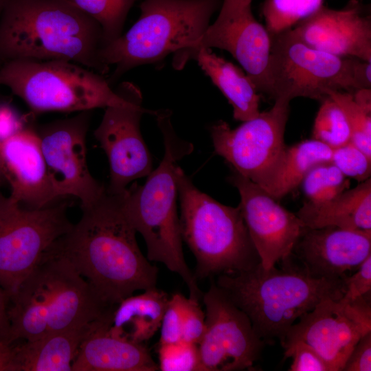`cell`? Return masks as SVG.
<instances>
[{
	"label": "cell",
	"mask_w": 371,
	"mask_h": 371,
	"mask_svg": "<svg viewBox=\"0 0 371 371\" xmlns=\"http://www.w3.org/2000/svg\"><path fill=\"white\" fill-rule=\"evenodd\" d=\"M49 249L67 259L108 306L157 287L158 269L141 252L119 194L106 190Z\"/></svg>",
	"instance_id": "obj_1"
},
{
	"label": "cell",
	"mask_w": 371,
	"mask_h": 371,
	"mask_svg": "<svg viewBox=\"0 0 371 371\" xmlns=\"http://www.w3.org/2000/svg\"><path fill=\"white\" fill-rule=\"evenodd\" d=\"M100 25L69 0H8L0 15V60L71 61L102 75Z\"/></svg>",
	"instance_id": "obj_2"
},
{
	"label": "cell",
	"mask_w": 371,
	"mask_h": 371,
	"mask_svg": "<svg viewBox=\"0 0 371 371\" xmlns=\"http://www.w3.org/2000/svg\"><path fill=\"white\" fill-rule=\"evenodd\" d=\"M155 116L164 139L163 159L143 185L135 183L120 194L121 206L143 236L148 260L161 262L177 273L188 288L189 297L199 300L203 293L185 260L177 209V161L191 153L193 146L176 134L169 110L157 111Z\"/></svg>",
	"instance_id": "obj_3"
},
{
	"label": "cell",
	"mask_w": 371,
	"mask_h": 371,
	"mask_svg": "<svg viewBox=\"0 0 371 371\" xmlns=\"http://www.w3.org/2000/svg\"><path fill=\"white\" fill-rule=\"evenodd\" d=\"M281 263L280 268L266 269L260 262L240 273L218 276L215 282L249 317L259 337L267 344L278 339L282 345L302 315L323 300L341 298L344 282V278L313 276L291 257Z\"/></svg>",
	"instance_id": "obj_4"
},
{
	"label": "cell",
	"mask_w": 371,
	"mask_h": 371,
	"mask_svg": "<svg viewBox=\"0 0 371 371\" xmlns=\"http://www.w3.org/2000/svg\"><path fill=\"white\" fill-rule=\"evenodd\" d=\"M182 240L196 260L197 280L240 273L260 262L240 206H227L200 191L176 169Z\"/></svg>",
	"instance_id": "obj_5"
},
{
	"label": "cell",
	"mask_w": 371,
	"mask_h": 371,
	"mask_svg": "<svg viewBox=\"0 0 371 371\" xmlns=\"http://www.w3.org/2000/svg\"><path fill=\"white\" fill-rule=\"evenodd\" d=\"M222 1L144 0L137 21L99 52L102 64L115 65L109 85L134 67L159 63L190 45L205 32Z\"/></svg>",
	"instance_id": "obj_6"
},
{
	"label": "cell",
	"mask_w": 371,
	"mask_h": 371,
	"mask_svg": "<svg viewBox=\"0 0 371 371\" xmlns=\"http://www.w3.org/2000/svg\"><path fill=\"white\" fill-rule=\"evenodd\" d=\"M0 85L22 99L32 115L105 109L127 99L125 82L114 91L103 75L64 60L5 62L0 68Z\"/></svg>",
	"instance_id": "obj_7"
},
{
	"label": "cell",
	"mask_w": 371,
	"mask_h": 371,
	"mask_svg": "<svg viewBox=\"0 0 371 371\" xmlns=\"http://www.w3.org/2000/svg\"><path fill=\"white\" fill-rule=\"evenodd\" d=\"M357 58L311 47L291 30L271 36L262 93L274 100L298 97L322 100L334 91L359 89L355 78Z\"/></svg>",
	"instance_id": "obj_8"
},
{
	"label": "cell",
	"mask_w": 371,
	"mask_h": 371,
	"mask_svg": "<svg viewBox=\"0 0 371 371\" xmlns=\"http://www.w3.org/2000/svg\"><path fill=\"white\" fill-rule=\"evenodd\" d=\"M67 201L28 209L0 191V286L10 297L45 251L70 230Z\"/></svg>",
	"instance_id": "obj_9"
},
{
	"label": "cell",
	"mask_w": 371,
	"mask_h": 371,
	"mask_svg": "<svg viewBox=\"0 0 371 371\" xmlns=\"http://www.w3.org/2000/svg\"><path fill=\"white\" fill-rule=\"evenodd\" d=\"M201 298L205 329L198 344L201 370H253L266 343L249 317L214 281Z\"/></svg>",
	"instance_id": "obj_10"
},
{
	"label": "cell",
	"mask_w": 371,
	"mask_h": 371,
	"mask_svg": "<svg viewBox=\"0 0 371 371\" xmlns=\"http://www.w3.org/2000/svg\"><path fill=\"white\" fill-rule=\"evenodd\" d=\"M252 0H223L212 25L190 45L175 54L172 65L181 69L201 48L216 47L229 52L262 93L271 47L265 26L254 17Z\"/></svg>",
	"instance_id": "obj_11"
},
{
	"label": "cell",
	"mask_w": 371,
	"mask_h": 371,
	"mask_svg": "<svg viewBox=\"0 0 371 371\" xmlns=\"http://www.w3.org/2000/svg\"><path fill=\"white\" fill-rule=\"evenodd\" d=\"M290 102L278 99L269 111L243 122L236 128L219 120L210 132L215 153L234 171L259 184L286 146L284 136Z\"/></svg>",
	"instance_id": "obj_12"
},
{
	"label": "cell",
	"mask_w": 371,
	"mask_h": 371,
	"mask_svg": "<svg viewBox=\"0 0 371 371\" xmlns=\"http://www.w3.org/2000/svg\"><path fill=\"white\" fill-rule=\"evenodd\" d=\"M340 299L323 300L302 315L282 347L302 341L317 352L329 371H342L355 345L371 331L370 293L349 302Z\"/></svg>",
	"instance_id": "obj_13"
},
{
	"label": "cell",
	"mask_w": 371,
	"mask_h": 371,
	"mask_svg": "<svg viewBox=\"0 0 371 371\" xmlns=\"http://www.w3.org/2000/svg\"><path fill=\"white\" fill-rule=\"evenodd\" d=\"M90 119V111H82L37 130L57 198L76 197L81 203V210L95 203L106 190L91 176L87 166L86 137Z\"/></svg>",
	"instance_id": "obj_14"
},
{
	"label": "cell",
	"mask_w": 371,
	"mask_h": 371,
	"mask_svg": "<svg viewBox=\"0 0 371 371\" xmlns=\"http://www.w3.org/2000/svg\"><path fill=\"white\" fill-rule=\"evenodd\" d=\"M126 102L105 108L94 136L104 150L110 165V181L106 190L111 194L123 192L134 180L153 171L152 158L140 131L145 113L155 115L142 106L139 89L125 82Z\"/></svg>",
	"instance_id": "obj_15"
},
{
	"label": "cell",
	"mask_w": 371,
	"mask_h": 371,
	"mask_svg": "<svg viewBox=\"0 0 371 371\" xmlns=\"http://www.w3.org/2000/svg\"><path fill=\"white\" fill-rule=\"evenodd\" d=\"M228 180L240 194L238 205L262 267L270 269L291 257L306 228L297 214L236 171Z\"/></svg>",
	"instance_id": "obj_16"
},
{
	"label": "cell",
	"mask_w": 371,
	"mask_h": 371,
	"mask_svg": "<svg viewBox=\"0 0 371 371\" xmlns=\"http://www.w3.org/2000/svg\"><path fill=\"white\" fill-rule=\"evenodd\" d=\"M291 30L311 47L371 63V19L357 0L340 10L323 5Z\"/></svg>",
	"instance_id": "obj_17"
},
{
	"label": "cell",
	"mask_w": 371,
	"mask_h": 371,
	"mask_svg": "<svg viewBox=\"0 0 371 371\" xmlns=\"http://www.w3.org/2000/svg\"><path fill=\"white\" fill-rule=\"evenodd\" d=\"M0 158L10 196L23 207L39 210L57 198L49 176L37 130L27 125L0 142Z\"/></svg>",
	"instance_id": "obj_18"
},
{
	"label": "cell",
	"mask_w": 371,
	"mask_h": 371,
	"mask_svg": "<svg viewBox=\"0 0 371 371\" xmlns=\"http://www.w3.org/2000/svg\"><path fill=\"white\" fill-rule=\"evenodd\" d=\"M293 252L312 276L343 278L371 254V230L337 226L306 227Z\"/></svg>",
	"instance_id": "obj_19"
},
{
	"label": "cell",
	"mask_w": 371,
	"mask_h": 371,
	"mask_svg": "<svg viewBox=\"0 0 371 371\" xmlns=\"http://www.w3.org/2000/svg\"><path fill=\"white\" fill-rule=\"evenodd\" d=\"M111 315L95 322L82 341L72 371H156L159 366L144 344L111 335Z\"/></svg>",
	"instance_id": "obj_20"
},
{
	"label": "cell",
	"mask_w": 371,
	"mask_h": 371,
	"mask_svg": "<svg viewBox=\"0 0 371 371\" xmlns=\"http://www.w3.org/2000/svg\"><path fill=\"white\" fill-rule=\"evenodd\" d=\"M308 228L337 226L371 230V179L324 202L306 201L296 213Z\"/></svg>",
	"instance_id": "obj_21"
},
{
	"label": "cell",
	"mask_w": 371,
	"mask_h": 371,
	"mask_svg": "<svg viewBox=\"0 0 371 371\" xmlns=\"http://www.w3.org/2000/svg\"><path fill=\"white\" fill-rule=\"evenodd\" d=\"M93 324L14 345L15 371H72L80 346Z\"/></svg>",
	"instance_id": "obj_22"
},
{
	"label": "cell",
	"mask_w": 371,
	"mask_h": 371,
	"mask_svg": "<svg viewBox=\"0 0 371 371\" xmlns=\"http://www.w3.org/2000/svg\"><path fill=\"white\" fill-rule=\"evenodd\" d=\"M169 298L157 287L125 298L114 308L107 332L124 341L144 344L160 328Z\"/></svg>",
	"instance_id": "obj_23"
},
{
	"label": "cell",
	"mask_w": 371,
	"mask_h": 371,
	"mask_svg": "<svg viewBox=\"0 0 371 371\" xmlns=\"http://www.w3.org/2000/svg\"><path fill=\"white\" fill-rule=\"evenodd\" d=\"M191 60L198 65L219 89L233 107L236 120L245 122L260 113V97L256 86L243 71L231 62L201 48Z\"/></svg>",
	"instance_id": "obj_24"
},
{
	"label": "cell",
	"mask_w": 371,
	"mask_h": 371,
	"mask_svg": "<svg viewBox=\"0 0 371 371\" xmlns=\"http://www.w3.org/2000/svg\"><path fill=\"white\" fill-rule=\"evenodd\" d=\"M333 149L315 139L286 146L274 166L258 184L276 200L300 185L315 166L331 161Z\"/></svg>",
	"instance_id": "obj_25"
},
{
	"label": "cell",
	"mask_w": 371,
	"mask_h": 371,
	"mask_svg": "<svg viewBox=\"0 0 371 371\" xmlns=\"http://www.w3.org/2000/svg\"><path fill=\"white\" fill-rule=\"evenodd\" d=\"M324 0H265L261 12L271 37L289 30L323 6Z\"/></svg>",
	"instance_id": "obj_26"
},
{
	"label": "cell",
	"mask_w": 371,
	"mask_h": 371,
	"mask_svg": "<svg viewBox=\"0 0 371 371\" xmlns=\"http://www.w3.org/2000/svg\"><path fill=\"white\" fill-rule=\"evenodd\" d=\"M94 19L102 32V47L122 34L128 13L135 0H69Z\"/></svg>",
	"instance_id": "obj_27"
},
{
	"label": "cell",
	"mask_w": 371,
	"mask_h": 371,
	"mask_svg": "<svg viewBox=\"0 0 371 371\" xmlns=\"http://www.w3.org/2000/svg\"><path fill=\"white\" fill-rule=\"evenodd\" d=\"M313 139L332 149L351 141V130L346 114L330 96L322 100L313 123Z\"/></svg>",
	"instance_id": "obj_28"
},
{
	"label": "cell",
	"mask_w": 371,
	"mask_h": 371,
	"mask_svg": "<svg viewBox=\"0 0 371 371\" xmlns=\"http://www.w3.org/2000/svg\"><path fill=\"white\" fill-rule=\"evenodd\" d=\"M331 161L318 164L305 176L300 185L307 201H329L349 188L350 181Z\"/></svg>",
	"instance_id": "obj_29"
},
{
	"label": "cell",
	"mask_w": 371,
	"mask_h": 371,
	"mask_svg": "<svg viewBox=\"0 0 371 371\" xmlns=\"http://www.w3.org/2000/svg\"><path fill=\"white\" fill-rule=\"evenodd\" d=\"M328 96L341 107L351 130V142L371 157V111L358 104L352 93L334 91Z\"/></svg>",
	"instance_id": "obj_30"
},
{
	"label": "cell",
	"mask_w": 371,
	"mask_h": 371,
	"mask_svg": "<svg viewBox=\"0 0 371 371\" xmlns=\"http://www.w3.org/2000/svg\"><path fill=\"white\" fill-rule=\"evenodd\" d=\"M158 346L159 370L201 371L197 344L181 340Z\"/></svg>",
	"instance_id": "obj_31"
},
{
	"label": "cell",
	"mask_w": 371,
	"mask_h": 371,
	"mask_svg": "<svg viewBox=\"0 0 371 371\" xmlns=\"http://www.w3.org/2000/svg\"><path fill=\"white\" fill-rule=\"evenodd\" d=\"M331 162L348 177L359 183L369 178L371 175V157L351 142L333 149Z\"/></svg>",
	"instance_id": "obj_32"
},
{
	"label": "cell",
	"mask_w": 371,
	"mask_h": 371,
	"mask_svg": "<svg viewBox=\"0 0 371 371\" xmlns=\"http://www.w3.org/2000/svg\"><path fill=\"white\" fill-rule=\"evenodd\" d=\"M186 297L180 293L170 296L160 326L159 344L182 340L183 313Z\"/></svg>",
	"instance_id": "obj_33"
},
{
	"label": "cell",
	"mask_w": 371,
	"mask_h": 371,
	"mask_svg": "<svg viewBox=\"0 0 371 371\" xmlns=\"http://www.w3.org/2000/svg\"><path fill=\"white\" fill-rule=\"evenodd\" d=\"M284 349V359H293L289 371H329L317 352L302 341H296Z\"/></svg>",
	"instance_id": "obj_34"
},
{
	"label": "cell",
	"mask_w": 371,
	"mask_h": 371,
	"mask_svg": "<svg viewBox=\"0 0 371 371\" xmlns=\"http://www.w3.org/2000/svg\"><path fill=\"white\" fill-rule=\"evenodd\" d=\"M205 329V313L203 311L199 300L186 297L182 325V340L197 344Z\"/></svg>",
	"instance_id": "obj_35"
},
{
	"label": "cell",
	"mask_w": 371,
	"mask_h": 371,
	"mask_svg": "<svg viewBox=\"0 0 371 371\" xmlns=\"http://www.w3.org/2000/svg\"><path fill=\"white\" fill-rule=\"evenodd\" d=\"M344 293L341 301L349 302L371 291V254L352 276L344 278Z\"/></svg>",
	"instance_id": "obj_36"
},
{
	"label": "cell",
	"mask_w": 371,
	"mask_h": 371,
	"mask_svg": "<svg viewBox=\"0 0 371 371\" xmlns=\"http://www.w3.org/2000/svg\"><path fill=\"white\" fill-rule=\"evenodd\" d=\"M371 370V331L364 334L348 355L342 371Z\"/></svg>",
	"instance_id": "obj_37"
},
{
	"label": "cell",
	"mask_w": 371,
	"mask_h": 371,
	"mask_svg": "<svg viewBox=\"0 0 371 371\" xmlns=\"http://www.w3.org/2000/svg\"><path fill=\"white\" fill-rule=\"evenodd\" d=\"M32 115H21L9 103L0 102V142L27 126Z\"/></svg>",
	"instance_id": "obj_38"
},
{
	"label": "cell",
	"mask_w": 371,
	"mask_h": 371,
	"mask_svg": "<svg viewBox=\"0 0 371 371\" xmlns=\"http://www.w3.org/2000/svg\"><path fill=\"white\" fill-rule=\"evenodd\" d=\"M9 294L0 286V341L9 343L10 323L8 316Z\"/></svg>",
	"instance_id": "obj_39"
},
{
	"label": "cell",
	"mask_w": 371,
	"mask_h": 371,
	"mask_svg": "<svg viewBox=\"0 0 371 371\" xmlns=\"http://www.w3.org/2000/svg\"><path fill=\"white\" fill-rule=\"evenodd\" d=\"M0 371H15L14 344L0 341Z\"/></svg>",
	"instance_id": "obj_40"
},
{
	"label": "cell",
	"mask_w": 371,
	"mask_h": 371,
	"mask_svg": "<svg viewBox=\"0 0 371 371\" xmlns=\"http://www.w3.org/2000/svg\"><path fill=\"white\" fill-rule=\"evenodd\" d=\"M355 102L368 111H371L370 89H359L352 93Z\"/></svg>",
	"instance_id": "obj_41"
},
{
	"label": "cell",
	"mask_w": 371,
	"mask_h": 371,
	"mask_svg": "<svg viewBox=\"0 0 371 371\" xmlns=\"http://www.w3.org/2000/svg\"><path fill=\"white\" fill-rule=\"evenodd\" d=\"M7 184L5 172L0 158V189L1 187Z\"/></svg>",
	"instance_id": "obj_42"
},
{
	"label": "cell",
	"mask_w": 371,
	"mask_h": 371,
	"mask_svg": "<svg viewBox=\"0 0 371 371\" xmlns=\"http://www.w3.org/2000/svg\"><path fill=\"white\" fill-rule=\"evenodd\" d=\"M8 0H0V15Z\"/></svg>",
	"instance_id": "obj_43"
}]
</instances>
